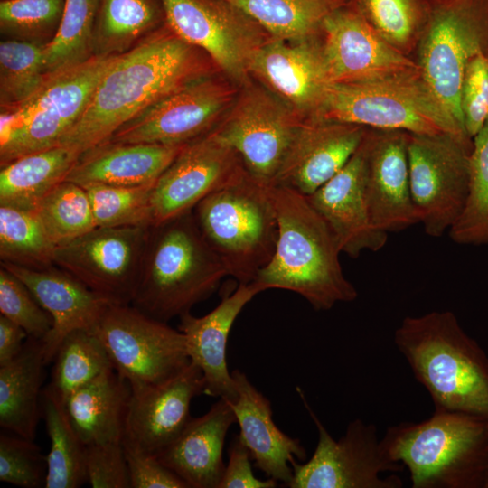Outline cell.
I'll return each instance as SVG.
<instances>
[{"label": "cell", "instance_id": "obj_1", "mask_svg": "<svg viewBox=\"0 0 488 488\" xmlns=\"http://www.w3.org/2000/svg\"><path fill=\"white\" fill-rule=\"evenodd\" d=\"M217 67L165 23L119 54L59 145L80 155L106 142L145 108Z\"/></svg>", "mask_w": 488, "mask_h": 488}, {"label": "cell", "instance_id": "obj_2", "mask_svg": "<svg viewBox=\"0 0 488 488\" xmlns=\"http://www.w3.org/2000/svg\"><path fill=\"white\" fill-rule=\"evenodd\" d=\"M278 234L275 252L252 284L262 292L277 288L295 292L317 311L358 296L345 277L336 238L305 195L270 185Z\"/></svg>", "mask_w": 488, "mask_h": 488}, {"label": "cell", "instance_id": "obj_3", "mask_svg": "<svg viewBox=\"0 0 488 488\" xmlns=\"http://www.w3.org/2000/svg\"><path fill=\"white\" fill-rule=\"evenodd\" d=\"M394 343L434 410L488 418V356L451 311L406 316Z\"/></svg>", "mask_w": 488, "mask_h": 488}, {"label": "cell", "instance_id": "obj_4", "mask_svg": "<svg viewBox=\"0 0 488 488\" xmlns=\"http://www.w3.org/2000/svg\"><path fill=\"white\" fill-rule=\"evenodd\" d=\"M380 446L402 464L412 488H485L488 478V418L434 410L418 423L389 427Z\"/></svg>", "mask_w": 488, "mask_h": 488}, {"label": "cell", "instance_id": "obj_5", "mask_svg": "<svg viewBox=\"0 0 488 488\" xmlns=\"http://www.w3.org/2000/svg\"><path fill=\"white\" fill-rule=\"evenodd\" d=\"M225 276L191 211L150 227L131 305L167 323L209 298Z\"/></svg>", "mask_w": 488, "mask_h": 488}, {"label": "cell", "instance_id": "obj_6", "mask_svg": "<svg viewBox=\"0 0 488 488\" xmlns=\"http://www.w3.org/2000/svg\"><path fill=\"white\" fill-rule=\"evenodd\" d=\"M310 118L414 134L467 136L431 90L419 69L331 83Z\"/></svg>", "mask_w": 488, "mask_h": 488}, {"label": "cell", "instance_id": "obj_7", "mask_svg": "<svg viewBox=\"0 0 488 488\" xmlns=\"http://www.w3.org/2000/svg\"><path fill=\"white\" fill-rule=\"evenodd\" d=\"M192 214L228 276L239 284L252 283L271 259L277 239L270 185L246 172L202 199Z\"/></svg>", "mask_w": 488, "mask_h": 488}, {"label": "cell", "instance_id": "obj_8", "mask_svg": "<svg viewBox=\"0 0 488 488\" xmlns=\"http://www.w3.org/2000/svg\"><path fill=\"white\" fill-rule=\"evenodd\" d=\"M118 55H94L49 74L27 99L1 108L0 165L59 145L87 109L100 80Z\"/></svg>", "mask_w": 488, "mask_h": 488}, {"label": "cell", "instance_id": "obj_9", "mask_svg": "<svg viewBox=\"0 0 488 488\" xmlns=\"http://www.w3.org/2000/svg\"><path fill=\"white\" fill-rule=\"evenodd\" d=\"M427 2V18L414 60L431 90L465 132L461 87L469 61L488 55V0Z\"/></svg>", "mask_w": 488, "mask_h": 488}, {"label": "cell", "instance_id": "obj_10", "mask_svg": "<svg viewBox=\"0 0 488 488\" xmlns=\"http://www.w3.org/2000/svg\"><path fill=\"white\" fill-rule=\"evenodd\" d=\"M473 139L452 133H408L412 202L418 223L434 238L449 230L467 196Z\"/></svg>", "mask_w": 488, "mask_h": 488}, {"label": "cell", "instance_id": "obj_11", "mask_svg": "<svg viewBox=\"0 0 488 488\" xmlns=\"http://www.w3.org/2000/svg\"><path fill=\"white\" fill-rule=\"evenodd\" d=\"M130 389L160 384L190 362L185 335L131 304H110L93 327Z\"/></svg>", "mask_w": 488, "mask_h": 488}, {"label": "cell", "instance_id": "obj_12", "mask_svg": "<svg viewBox=\"0 0 488 488\" xmlns=\"http://www.w3.org/2000/svg\"><path fill=\"white\" fill-rule=\"evenodd\" d=\"M299 396L318 432L314 452L306 463L291 462L290 488H400L401 479L386 472H401L402 464L389 461L384 455L377 427L356 418L344 435L335 440L308 405L303 391Z\"/></svg>", "mask_w": 488, "mask_h": 488}, {"label": "cell", "instance_id": "obj_13", "mask_svg": "<svg viewBox=\"0 0 488 488\" xmlns=\"http://www.w3.org/2000/svg\"><path fill=\"white\" fill-rule=\"evenodd\" d=\"M305 118L283 99L250 80L212 129L240 157L256 180L272 185Z\"/></svg>", "mask_w": 488, "mask_h": 488}, {"label": "cell", "instance_id": "obj_14", "mask_svg": "<svg viewBox=\"0 0 488 488\" xmlns=\"http://www.w3.org/2000/svg\"><path fill=\"white\" fill-rule=\"evenodd\" d=\"M166 23L184 42L204 52L239 86L249 80L252 60L273 37L224 0H162Z\"/></svg>", "mask_w": 488, "mask_h": 488}, {"label": "cell", "instance_id": "obj_15", "mask_svg": "<svg viewBox=\"0 0 488 488\" xmlns=\"http://www.w3.org/2000/svg\"><path fill=\"white\" fill-rule=\"evenodd\" d=\"M239 86L211 73L153 103L106 142L187 144L211 131L234 102Z\"/></svg>", "mask_w": 488, "mask_h": 488}, {"label": "cell", "instance_id": "obj_16", "mask_svg": "<svg viewBox=\"0 0 488 488\" xmlns=\"http://www.w3.org/2000/svg\"><path fill=\"white\" fill-rule=\"evenodd\" d=\"M147 227H95L55 248L54 264L110 304L129 305L136 291Z\"/></svg>", "mask_w": 488, "mask_h": 488}, {"label": "cell", "instance_id": "obj_17", "mask_svg": "<svg viewBox=\"0 0 488 488\" xmlns=\"http://www.w3.org/2000/svg\"><path fill=\"white\" fill-rule=\"evenodd\" d=\"M246 172L236 151L213 130L192 140L155 183L154 225L192 211L206 196Z\"/></svg>", "mask_w": 488, "mask_h": 488}, {"label": "cell", "instance_id": "obj_18", "mask_svg": "<svg viewBox=\"0 0 488 488\" xmlns=\"http://www.w3.org/2000/svg\"><path fill=\"white\" fill-rule=\"evenodd\" d=\"M321 42L331 83L419 69L414 59L395 49L373 29L352 0L325 19Z\"/></svg>", "mask_w": 488, "mask_h": 488}, {"label": "cell", "instance_id": "obj_19", "mask_svg": "<svg viewBox=\"0 0 488 488\" xmlns=\"http://www.w3.org/2000/svg\"><path fill=\"white\" fill-rule=\"evenodd\" d=\"M408 136L402 130L367 127L361 142L369 211L375 226L388 234L418 223L410 192Z\"/></svg>", "mask_w": 488, "mask_h": 488}, {"label": "cell", "instance_id": "obj_20", "mask_svg": "<svg viewBox=\"0 0 488 488\" xmlns=\"http://www.w3.org/2000/svg\"><path fill=\"white\" fill-rule=\"evenodd\" d=\"M203 390V373L192 361L160 384L131 389L123 439L156 456L185 428L191 402Z\"/></svg>", "mask_w": 488, "mask_h": 488}, {"label": "cell", "instance_id": "obj_21", "mask_svg": "<svg viewBox=\"0 0 488 488\" xmlns=\"http://www.w3.org/2000/svg\"><path fill=\"white\" fill-rule=\"evenodd\" d=\"M249 73L305 119L314 115L331 84L321 36L272 38L255 54Z\"/></svg>", "mask_w": 488, "mask_h": 488}, {"label": "cell", "instance_id": "obj_22", "mask_svg": "<svg viewBox=\"0 0 488 488\" xmlns=\"http://www.w3.org/2000/svg\"><path fill=\"white\" fill-rule=\"evenodd\" d=\"M367 127L305 118L299 126L272 185L308 196L335 175L359 148Z\"/></svg>", "mask_w": 488, "mask_h": 488}, {"label": "cell", "instance_id": "obj_23", "mask_svg": "<svg viewBox=\"0 0 488 488\" xmlns=\"http://www.w3.org/2000/svg\"><path fill=\"white\" fill-rule=\"evenodd\" d=\"M364 178V154L361 143L335 175L306 196L334 234L341 251L352 258L364 250L376 252L381 249L388 240V233L377 228L371 218Z\"/></svg>", "mask_w": 488, "mask_h": 488}, {"label": "cell", "instance_id": "obj_24", "mask_svg": "<svg viewBox=\"0 0 488 488\" xmlns=\"http://www.w3.org/2000/svg\"><path fill=\"white\" fill-rule=\"evenodd\" d=\"M1 266L24 283L52 319V328L43 341L47 364L53 361L65 335L76 329H93L110 305L56 265L42 269L2 262Z\"/></svg>", "mask_w": 488, "mask_h": 488}, {"label": "cell", "instance_id": "obj_25", "mask_svg": "<svg viewBox=\"0 0 488 488\" xmlns=\"http://www.w3.org/2000/svg\"><path fill=\"white\" fill-rule=\"evenodd\" d=\"M259 290L252 284H239L221 303L202 317L190 312L180 316L178 329L185 335L191 361L202 371L203 394L236 399L235 383L227 365V343L230 329L243 307Z\"/></svg>", "mask_w": 488, "mask_h": 488}, {"label": "cell", "instance_id": "obj_26", "mask_svg": "<svg viewBox=\"0 0 488 488\" xmlns=\"http://www.w3.org/2000/svg\"><path fill=\"white\" fill-rule=\"evenodd\" d=\"M237 391L230 401L239 436L249 450L255 466L267 478L282 482L288 487L293 478L291 462L306 458L305 447L298 438L282 432L273 420L271 403L248 379L235 369L231 371Z\"/></svg>", "mask_w": 488, "mask_h": 488}, {"label": "cell", "instance_id": "obj_27", "mask_svg": "<svg viewBox=\"0 0 488 488\" xmlns=\"http://www.w3.org/2000/svg\"><path fill=\"white\" fill-rule=\"evenodd\" d=\"M234 423L230 400L219 398L205 414L191 418L180 436L155 457L189 488H218L225 469V437Z\"/></svg>", "mask_w": 488, "mask_h": 488}, {"label": "cell", "instance_id": "obj_28", "mask_svg": "<svg viewBox=\"0 0 488 488\" xmlns=\"http://www.w3.org/2000/svg\"><path fill=\"white\" fill-rule=\"evenodd\" d=\"M187 144L104 142L82 153L65 181L82 187L154 183Z\"/></svg>", "mask_w": 488, "mask_h": 488}, {"label": "cell", "instance_id": "obj_29", "mask_svg": "<svg viewBox=\"0 0 488 488\" xmlns=\"http://www.w3.org/2000/svg\"><path fill=\"white\" fill-rule=\"evenodd\" d=\"M131 389L110 369L73 391L64 401L85 446L122 441Z\"/></svg>", "mask_w": 488, "mask_h": 488}, {"label": "cell", "instance_id": "obj_30", "mask_svg": "<svg viewBox=\"0 0 488 488\" xmlns=\"http://www.w3.org/2000/svg\"><path fill=\"white\" fill-rule=\"evenodd\" d=\"M43 342L28 337L16 358L0 366V426L34 440L42 416L41 389L44 380Z\"/></svg>", "mask_w": 488, "mask_h": 488}, {"label": "cell", "instance_id": "obj_31", "mask_svg": "<svg viewBox=\"0 0 488 488\" xmlns=\"http://www.w3.org/2000/svg\"><path fill=\"white\" fill-rule=\"evenodd\" d=\"M80 155L61 145L18 157L1 166L0 205L33 211L65 180Z\"/></svg>", "mask_w": 488, "mask_h": 488}, {"label": "cell", "instance_id": "obj_32", "mask_svg": "<svg viewBox=\"0 0 488 488\" xmlns=\"http://www.w3.org/2000/svg\"><path fill=\"white\" fill-rule=\"evenodd\" d=\"M165 23L162 0H99L94 55L121 54Z\"/></svg>", "mask_w": 488, "mask_h": 488}, {"label": "cell", "instance_id": "obj_33", "mask_svg": "<svg viewBox=\"0 0 488 488\" xmlns=\"http://www.w3.org/2000/svg\"><path fill=\"white\" fill-rule=\"evenodd\" d=\"M42 416L51 443L44 487H80L87 483L86 446L70 419L64 401L49 386L42 393Z\"/></svg>", "mask_w": 488, "mask_h": 488}, {"label": "cell", "instance_id": "obj_34", "mask_svg": "<svg viewBox=\"0 0 488 488\" xmlns=\"http://www.w3.org/2000/svg\"><path fill=\"white\" fill-rule=\"evenodd\" d=\"M262 26L273 38L320 37L325 19L351 0H224Z\"/></svg>", "mask_w": 488, "mask_h": 488}, {"label": "cell", "instance_id": "obj_35", "mask_svg": "<svg viewBox=\"0 0 488 488\" xmlns=\"http://www.w3.org/2000/svg\"><path fill=\"white\" fill-rule=\"evenodd\" d=\"M48 385L63 401L76 389L113 369L92 329H76L62 339L53 359Z\"/></svg>", "mask_w": 488, "mask_h": 488}, {"label": "cell", "instance_id": "obj_36", "mask_svg": "<svg viewBox=\"0 0 488 488\" xmlns=\"http://www.w3.org/2000/svg\"><path fill=\"white\" fill-rule=\"evenodd\" d=\"M55 248L33 211L0 205L2 263L46 268L55 265Z\"/></svg>", "mask_w": 488, "mask_h": 488}, {"label": "cell", "instance_id": "obj_37", "mask_svg": "<svg viewBox=\"0 0 488 488\" xmlns=\"http://www.w3.org/2000/svg\"><path fill=\"white\" fill-rule=\"evenodd\" d=\"M99 0H65L58 32L44 50L48 74L94 56L93 39Z\"/></svg>", "mask_w": 488, "mask_h": 488}, {"label": "cell", "instance_id": "obj_38", "mask_svg": "<svg viewBox=\"0 0 488 488\" xmlns=\"http://www.w3.org/2000/svg\"><path fill=\"white\" fill-rule=\"evenodd\" d=\"M448 231L457 244H488V120L473 138L466 200Z\"/></svg>", "mask_w": 488, "mask_h": 488}, {"label": "cell", "instance_id": "obj_39", "mask_svg": "<svg viewBox=\"0 0 488 488\" xmlns=\"http://www.w3.org/2000/svg\"><path fill=\"white\" fill-rule=\"evenodd\" d=\"M33 211L56 247L96 227L87 191L70 181L57 184Z\"/></svg>", "mask_w": 488, "mask_h": 488}, {"label": "cell", "instance_id": "obj_40", "mask_svg": "<svg viewBox=\"0 0 488 488\" xmlns=\"http://www.w3.org/2000/svg\"><path fill=\"white\" fill-rule=\"evenodd\" d=\"M373 29L410 57L427 22V0H352Z\"/></svg>", "mask_w": 488, "mask_h": 488}, {"label": "cell", "instance_id": "obj_41", "mask_svg": "<svg viewBox=\"0 0 488 488\" xmlns=\"http://www.w3.org/2000/svg\"><path fill=\"white\" fill-rule=\"evenodd\" d=\"M35 42L3 40L0 42V108L31 97L48 77L44 50Z\"/></svg>", "mask_w": 488, "mask_h": 488}, {"label": "cell", "instance_id": "obj_42", "mask_svg": "<svg viewBox=\"0 0 488 488\" xmlns=\"http://www.w3.org/2000/svg\"><path fill=\"white\" fill-rule=\"evenodd\" d=\"M155 183L136 186H85L96 227H152L151 197Z\"/></svg>", "mask_w": 488, "mask_h": 488}, {"label": "cell", "instance_id": "obj_43", "mask_svg": "<svg viewBox=\"0 0 488 488\" xmlns=\"http://www.w3.org/2000/svg\"><path fill=\"white\" fill-rule=\"evenodd\" d=\"M64 5L65 0H1V34L47 45L58 32Z\"/></svg>", "mask_w": 488, "mask_h": 488}, {"label": "cell", "instance_id": "obj_44", "mask_svg": "<svg viewBox=\"0 0 488 488\" xmlns=\"http://www.w3.org/2000/svg\"><path fill=\"white\" fill-rule=\"evenodd\" d=\"M0 313L21 326L28 336L44 341L52 319L34 296L14 273L0 267Z\"/></svg>", "mask_w": 488, "mask_h": 488}, {"label": "cell", "instance_id": "obj_45", "mask_svg": "<svg viewBox=\"0 0 488 488\" xmlns=\"http://www.w3.org/2000/svg\"><path fill=\"white\" fill-rule=\"evenodd\" d=\"M47 456L33 440L0 435V481L23 488L45 486Z\"/></svg>", "mask_w": 488, "mask_h": 488}, {"label": "cell", "instance_id": "obj_46", "mask_svg": "<svg viewBox=\"0 0 488 488\" xmlns=\"http://www.w3.org/2000/svg\"><path fill=\"white\" fill-rule=\"evenodd\" d=\"M460 107L465 133L473 139L488 120V55H478L467 64Z\"/></svg>", "mask_w": 488, "mask_h": 488}, {"label": "cell", "instance_id": "obj_47", "mask_svg": "<svg viewBox=\"0 0 488 488\" xmlns=\"http://www.w3.org/2000/svg\"><path fill=\"white\" fill-rule=\"evenodd\" d=\"M86 472L93 488H130L122 441L86 446Z\"/></svg>", "mask_w": 488, "mask_h": 488}, {"label": "cell", "instance_id": "obj_48", "mask_svg": "<svg viewBox=\"0 0 488 488\" xmlns=\"http://www.w3.org/2000/svg\"><path fill=\"white\" fill-rule=\"evenodd\" d=\"M130 488H189L176 474L155 455L146 454L122 439Z\"/></svg>", "mask_w": 488, "mask_h": 488}, {"label": "cell", "instance_id": "obj_49", "mask_svg": "<svg viewBox=\"0 0 488 488\" xmlns=\"http://www.w3.org/2000/svg\"><path fill=\"white\" fill-rule=\"evenodd\" d=\"M250 453L239 435L234 436L229 449V461L218 488H275L273 478L260 480L251 469Z\"/></svg>", "mask_w": 488, "mask_h": 488}, {"label": "cell", "instance_id": "obj_50", "mask_svg": "<svg viewBox=\"0 0 488 488\" xmlns=\"http://www.w3.org/2000/svg\"><path fill=\"white\" fill-rule=\"evenodd\" d=\"M28 337L21 326L0 315V366L9 363L18 356Z\"/></svg>", "mask_w": 488, "mask_h": 488}, {"label": "cell", "instance_id": "obj_51", "mask_svg": "<svg viewBox=\"0 0 488 488\" xmlns=\"http://www.w3.org/2000/svg\"><path fill=\"white\" fill-rule=\"evenodd\" d=\"M485 488H488V478H487V481H486Z\"/></svg>", "mask_w": 488, "mask_h": 488}]
</instances>
